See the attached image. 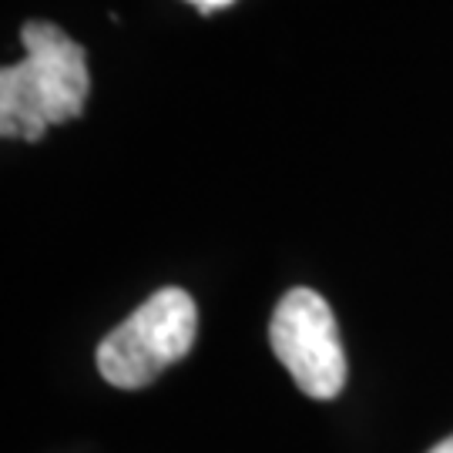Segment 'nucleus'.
I'll return each instance as SVG.
<instances>
[{
  "instance_id": "obj_1",
  "label": "nucleus",
  "mask_w": 453,
  "mask_h": 453,
  "mask_svg": "<svg viewBox=\"0 0 453 453\" xmlns=\"http://www.w3.org/2000/svg\"><path fill=\"white\" fill-rule=\"evenodd\" d=\"M24 61L0 71V134L41 142L50 125L74 121L91 95L84 48L58 24L27 20Z\"/></svg>"
},
{
  "instance_id": "obj_2",
  "label": "nucleus",
  "mask_w": 453,
  "mask_h": 453,
  "mask_svg": "<svg viewBox=\"0 0 453 453\" xmlns=\"http://www.w3.org/2000/svg\"><path fill=\"white\" fill-rule=\"evenodd\" d=\"M198 309L185 289H158L97 346V370L118 389H142L175 366L195 342Z\"/></svg>"
},
{
  "instance_id": "obj_3",
  "label": "nucleus",
  "mask_w": 453,
  "mask_h": 453,
  "mask_svg": "<svg viewBox=\"0 0 453 453\" xmlns=\"http://www.w3.org/2000/svg\"><path fill=\"white\" fill-rule=\"evenodd\" d=\"M275 359L312 400H336L346 387V353L336 316L319 292L292 289L279 299L269 323Z\"/></svg>"
},
{
  "instance_id": "obj_4",
  "label": "nucleus",
  "mask_w": 453,
  "mask_h": 453,
  "mask_svg": "<svg viewBox=\"0 0 453 453\" xmlns=\"http://www.w3.org/2000/svg\"><path fill=\"white\" fill-rule=\"evenodd\" d=\"M192 7H198L202 14H211V11H222V7H228V4H235V0H188Z\"/></svg>"
},
{
  "instance_id": "obj_5",
  "label": "nucleus",
  "mask_w": 453,
  "mask_h": 453,
  "mask_svg": "<svg viewBox=\"0 0 453 453\" xmlns=\"http://www.w3.org/2000/svg\"><path fill=\"white\" fill-rule=\"evenodd\" d=\"M430 453H453V437H447L443 443H437V447H434Z\"/></svg>"
}]
</instances>
